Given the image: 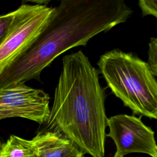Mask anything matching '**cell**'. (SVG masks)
Here are the masks:
<instances>
[{"instance_id":"obj_1","label":"cell","mask_w":157,"mask_h":157,"mask_svg":"<svg viewBox=\"0 0 157 157\" xmlns=\"http://www.w3.org/2000/svg\"><path fill=\"white\" fill-rule=\"evenodd\" d=\"M132 10L123 0H63L38 36L5 68L0 88L40 80L42 71L71 48L125 22Z\"/></svg>"},{"instance_id":"obj_2","label":"cell","mask_w":157,"mask_h":157,"mask_svg":"<svg viewBox=\"0 0 157 157\" xmlns=\"http://www.w3.org/2000/svg\"><path fill=\"white\" fill-rule=\"evenodd\" d=\"M99 71L81 50L65 55L47 121L85 155L104 157L107 117Z\"/></svg>"},{"instance_id":"obj_3","label":"cell","mask_w":157,"mask_h":157,"mask_svg":"<svg viewBox=\"0 0 157 157\" xmlns=\"http://www.w3.org/2000/svg\"><path fill=\"white\" fill-rule=\"evenodd\" d=\"M98 66L107 86L134 114L157 119V80L147 62L113 49L100 56Z\"/></svg>"},{"instance_id":"obj_4","label":"cell","mask_w":157,"mask_h":157,"mask_svg":"<svg viewBox=\"0 0 157 157\" xmlns=\"http://www.w3.org/2000/svg\"><path fill=\"white\" fill-rule=\"evenodd\" d=\"M55 7L46 4H22L15 10L12 29L0 46V75L5 68L38 36Z\"/></svg>"},{"instance_id":"obj_5","label":"cell","mask_w":157,"mask_h":157,"mask_svg":"<svg viewBox=\"0 0 157 157\" xmlns=\"http://www.w3.org/2000/svg\"><path fill=\"white\" fill-rule=\"evenodd\" d=\"M49 96L44 91L25 83L0 88V120L20 117L39 124L48 120Z\"/></svg>"},{"instance_id":"obj_6","label":"cell","mask_w":157,"mask_h":157,"mask_svg":"<svg viewBox=\"0 0 157 157\" xmlns=\"http://www.w3.org/2000/svg\"><path fill=\"white\" fill-rule=\"evenodd\" d=\"M107 126L116 145L115 154L123 157L132 153H145L153 156L157 148L155 132L134 115L119 114L107 119Z\"/></svg>"},{"instance_id":"obj_7","label":"cell","mask_w":157,"mask_h":157,"mask_svg":"<svg viewBox=\"0 0 157 157\" xmlns=\"http://www.w3.org/2000/svg\"><path fill=\"white\" fill-rule=\"evenodd\" d=\"M0 157H37L33 140L12 135L0 148Z\"/></svg>"},{"instance_id":"obj_8","label":"cell","mask_w":157,"mask_h":157,"mask_svg":"<svg viewBox=\"0 0 157 157\" xmlns=\"http://www.w3.org/2000/svg\"><path fill=\"white\" fill-rule=\"evenodd\" d=\"M15 11L0 15V46L9 35L13 26Z\"/></svg>"},{"instance_id":"obj_9","label":"cell","mask_w":157,"mask_h":157,"mask_svg":"<svg viewBox=\"0 0 157 157\" xmlns=\"http://www.w3.org/2000/svg\"><path fill=\"white\" fill-rule=\"evenodd\" d=\"M147 63L153 75L157 80V36L151 37L148 42Z\"/></svg>"},{"instance_id":"obj_10","label":"cell","mask_w":157,"mask_h":157,"mask_svg":"<svg viewBox=\"0 0 157 157\" xmlns=\"http://www.w3.org/2000/svg\"><path fill=\"white\" fill-rule=\"evenodd\" d=\"M138 6L141 10L142 16L151 15L157 19V1L140 0Z\"/></svg>"},{"instance_id":"obj_11","label":"cell","mask_w":157,"mask_h":157,"mask_svg":"<svg viewBox=\"0 0 157 157\" xmlns=\"http://www.w3.org/2000/svg\"><path fill=\"white\" fill-rule=\"evenodd\" d=\"M84 155L85 154L80 149H78L68 157H84Z\"/></svg>"},{"instance_id":"obj_12","label":"cell","mask_w":157,"mask_h":157,"mask_svg":"<svg viewBox=\"0 0 157 157\" xmlns=\"http://www.w3.org/2000/svg\"><path fill=\"white\" fill-rule=\"evenodd\" d=\"M153 157H157V148H156V150L155 151V154H154Z\"/></svg>"},{"instance_id":"obj_13","label":"cell","mask_w":157,"mask_h":157,"mask_svg":"<svg viewBox=\"0 0 157 157\" xmlns=\"http://www.w3.org/2000/svg\"><path fill=\"white\" fill-rule=\"evenodd\" d=\"M113 157H121V156H118V155H117V154L115 153V155H114V156H113Z\"/></svg>"},{"instance_id":"obj_14","label":"cell","mask_w":157,"mask_h":157,"mask_svg":"<svg viewBox=\"0 0 157 157\" xmlns=\"http://www.w3.org/2000/svg\"><path fill=\"white\" fill-rule=\"evenodd\" d=\"M0 148H1V147H0Z\"/></svg>"}]
</instances>
